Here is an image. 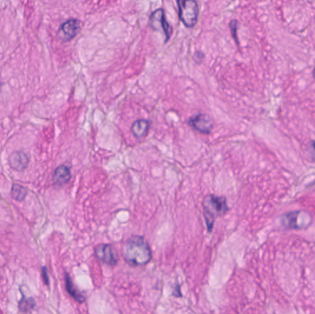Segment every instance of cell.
<instances>
[{
	"label": "cell",
	"mask_w": 315,
	"mask_h": 314,
	"mask_svg": "<svg viewBox=\"0 0 315 314\" xmlns=\"http://www.w3.org/2000/svg\"><path fill=\"white\" fill-rule=\"evenodd\" d=\"M9 162H10L11 168L20 172L27 168L28 164H29V157L25 152L14 151L11 153Z\"/></svg>",
	"instance_id": "cell-8"
},
{
	"label": "cell",
	"mask_w": 315,
	"mask_h": 314,
	"mask_svg": "<svg viewBox=\"0 0 315 314\" xmlns=\"http://www.w3.org/2000/svg\"><path fill=\"white\" fill-rule=\"evenodd\" d=\"M71 178L70 169L65 164L60 165L54 170L53 174V182L57 186H62L68 183Z\"/></svg>",
	"instance_id": "cell-9"
},
{
	"label": "cell",
	"mask_w": 315,
	"mask_h": 314,
	"mask_svg": "<svg viewBox=\"0 0 315 314\" xmlns=\"http://www.w3.org/2000/svg\"><path fill=\"white\" fill-rule=\"evenodd\" d=\"M42 277H43L44 284H45L46 286H48V285H49V277H48V273H47L46 267H43V268H42Z\"/></svg>",
	"instance_id": "cell-16"
},
{
	"label": "cell",
	"mask_w": 315,
	"mask_h": 314,
	"mask_svg": "<svg viewBox=\"0 0 315 314\" xmlns=\"http://www.w3.org/2000/svg\"><path fill=\"white\" fill-rule=\"evenodd\" d=\"M65 288L67 293L78 303H83L86 300V298L84 297V295L78 290V288L74 285L70 276L67 273L65 274Z\"/></svg>",
	"instance_id": "cell-11"
},
{
	"label": "cell",
	"mask_w": 315,
	"mask_h": 314,
	"mask_svg": "<svg viewBox=\"0 0 315 314\" xmlns=\"http://www.w3.org/2000/svg\"><path fill=\"white\" fill-rule=\"evenodd\" d=\"M149 25L156 31H160L161 29L163 30V33L165 34V37H166L165 41H164L165 43L168 42L169 39L171 38L172 34L174 33L173 27L171 26V24L166 20L165 12H164L163 8L158 9L150 14Z\"/></svg>",
	"instance_id": "cell-4"
},
{
	"label": "cell",
	"mask_w": 315,
	"mask_h": 314,
	"mask_svg": "<svg viewBox=\"0 0 315 314\" xmlns=\"http://www.w3.org/2000/svg\"><path fill=\"white\" fill-rule=\"evenodd\" d=\"M229 28H230V33L233 36V39L236 41L237 44H239V41L237 38V29H238V22L236 20H233L229 22Z\"/></svg>",
	"instance_id": "cell-15"
},
{
	"label": "cell",
	"mask_w": 315,
	"mask_h": 314,
	"mask_svg": "<svg viewBox=\"0 0 315 314\" xmlns=\"http://www.w3.org/2000/svg\"><path fill=\"white\" fill-rule=\"evenodd\" d=\"M28 191L24 186H22L21 184H14L11 187V195L13 199H15L19 202L25 199V197L27 196Z\"/></svg>",
	"instance_id": "cell-13"
},
{
	"label": "cell",
	"mask_w": 315,
	"mask_h": 314,
	"mask_svg": "<svg viewBox=\"0 0 315 314\" xmlns=\"http://www.w3.org/2000/svg\"><path fill=\"white\" fill-rule=\"evenodd\" d=\"M178 13L181 22L184 23L185 27L193 28L196 24L199 8L195 0H177Z\"/></svg>",
	"instance_id": "cell-3"
},
{
	"label": "cell",
	"mask_w": 315,
	"mask_h": 314,
	"mask_svg": "<svg viewBox=\"0 0 315 314\" xmlns=\"http://www.w3.org/2000/svg\"><path fill=\"white\" fill-rule=\"evenodd\" d=\"M300 211L289 212L282 217V224L288 228H299L298 226V216Z\"/></svg>",
	"instance_id": "cell-12"
},
{
	"label": "cell",
	"mask_w": 315,
	"mask_h": 314,
	"mask_svg": "<svg viewBox=\"0 0 315 314\" xmlns=\"http://www.w3.org/2000/svg\"><path fill=\"white\" fill-rule=\"evenodd\" d=\"M312 159H313V161L315 162V141L312 142Z\"/></svg>",
	"instance_id": "cell-18"
},
{
	"label": "cell",
	"mask_w": 315,
	"mask_h": 314,
	"mask_svg": "<svg viewBox=\"0 0 315 314\" xmlns=\"http://www.w3.org/2000/svg\"><path fill=\"white\" fill-rule=\"evenodd\" d=\"M82 27V23L76 19H69L63 22L57 32L58 38L63 42H68L76 36Z\"/></svg>",
	"instance_id": "cell-5"
},
{
	"label": "cell",
	"mask_w": 315,
	"mask_h": 314,
	"mask_svg": "<svg viewBox=\"0 0 315 314\" xmlns=\"http://www.w3.org/2000/svg\"><path fill=\"white\" fill-rule=\"evenodd\" d=\"M203 216L207 224V232L210 233L214 227L216 217L222 216L228 210L227 199L224 196L208 195L204 198L203 203Z\"/></svg>",
	"instance_id": "cell-2"
},
{
	"label": "cell",
	"mask_w": 315,
	"mask_h": 314,
	"mask_svg": "<svg viewBox=\"0 0 315 314\" xmlns=\"http://www.w3.org/2000/svg\"><path fill=\"white\" fill-rule=\"evenodd\" d=\"M149 127L150 122L148 120L139 119L133 123L131 126V130L133 135H135L137 139H142L147 135Z\"/></svg>",
	"instance_id": "cell-10"
},
{
	"label": "cell",
	"mask_w": 315,
	"mask_h": 314,
	"mask_svg": "<svg viewBox=\"0 0 315 314\" xmlns=\"http://www.w3.org/2000/svg\"><path fill=\"white\" fill-rule=\"evenodd\" d=\"M313 76H314V78H315V67H314V69H313Z\"/></svg>",
	"instance_id": "cell-19"
},
{
	"label": "cell",
	"mask_w": 315,
	"mask_h": 314,
	"mask_svg": "<svg viewBox=\"0 0 315 314\" xmlns=\"http://www.w3.org/2000/svg\"><path fill=\"white\" fill-rule=\"evenodd\" d=\"M35 305H36V302L33 298L22 297V299L19 302V309L22 312H29L32 309H34Z\"/></svg>",
	"instance_id": "cell-14"
},
{
	"label": "cell",
	"mask_w": 315,
	"mask_h": 314,
	"mask_svg": "<svg viewBox=\"0 0 315 314\" xmlns=\"http://www.w3.org/2000/svg\"><path fill=\"white\" fill-rule=\"evenodd\" d=\"M122 256L131 266H143L152 259L149 245L144 237L134 235L125 242L122 247Z\"/></svg>",
	"instance_id": "cell-1"
},
{
	"label": "cell",
	"mask_w": 315,
	"mask_h": 314,
	"mask_svg": "<svg viewBox=\"0 0 315 314\" xmlns=\"http://www.w3.org/2000/svg\"><path fill=\"white\" fill-rule=\"evenodd\" d=\"M94 254L99 261L107 266H115L117 265V255H115L113 246L110 244H99L95 247Z\"/></svg>",
	"instance_id": "cell-7"
},
{
	"label": "cell",
	"mask_w": 315,
	"mask_h": 314,
	"mask_svg": "<svg viewBox=\"0 0 315 314\" xmlns=\"http://www.w3.org/2000/svg\"><path fill=\"white\" fill-rule=\"evenodd\" d=\"M188 124L195 130L200 132L201 134L208 135L211 133L213 129V120L207 114H196L193 115L190 119L188 120Z\"/></svg>",
	"instance_id": "cell-6"
},
{
	"label": "cell",
	"mask_w": 315,
	"mask_h": 314,
	"mask_svg": "<svg viewBox=\"0 0 315 314\" xmlns=\"http://www.w3.org/2000/svg\"><path fill=\"white\" fill-rule=\"evenodd\" d=\"M174 292H173V296L174 297H177V298H180V297H182L183 295H182V293H181V286H180L179 284H177V285H175L174 286Z\"/></svg>",
	"instance_id": "cell-17"
}]
</instances>
